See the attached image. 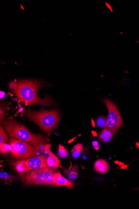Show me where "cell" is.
Returning a JSON list of instances; mask_svg holds the SVG:
<instances>
[{"instance_id": "obj_1", "label": "cell", "mask_w": 139, "mask_h": 209, "mask_svg": "<svg viewBox=\"0 0 139 209\" xmlns=\"http://www.w3.org/2000/svg\"><path fill=\"white\" fill-rule=\"evenodd\" d=\"M43 85V82L37 80H21L18 82V85L13 92L17 98L26 105H53V101L50 96L47 95L41 99L38 96V90Z\"/></svg>"}, {"instance_id": "obj_2", "label": "cell", "mask_w": 139, "mask_h": 209, "mask_svg": "<svg viewBox=\"0 0 139 209\" xmlns=\"http://www.w3.org/2000/svg\"><path fill=\"white\" fill-rule=\"evenodd\" d=\"M3 125L6 132L10 138H16L28 143L36 149L40 150L47 143L46 138L39 134L32 133L24 125L11 117L6 118L3 121Z\"/></svg>"}, {"instance_id": "obj_3", "label": "cell", "mask_w": 139, "mask_h": 209, "mask_svg": "<svg viewBox=\"0 0 139 209\" xmlns=\"http://www.w3.org/2000/svg\"><path fill=\"white\" fill-rule=\"evenodd\" d=\"M25 114L30 120L36 123L47 134L51 132L58 124L59 113L57 110L36 111L28 109Z\"/></svg>"}, {"instance_id": "obj_4", "label": "cell", "mask_w": 139, "mask_h": 209, "mask_svg": "<svg viewBox=\"0 0 139 209\" xmlns=\"http://www.w3.org/2000/svg\"><path fill=\"white\" fill-rule=\"evenodd\" d=\"M10 146L9 154L16 160H24L36 156V150L28 143L16 138H10L9 140Z\"/></svg>"}, {"instance_id": "obj_5", "label": "cell", "mask_w": 139, "mask_h": 209, "mask_svg": "<svg viewBox=\"0 0 139 209\" xmlns=\"http://www.w3.org/2000/svg\"><path fill=\"white\" fill-rule=\"evenodd\" d=\"M103 101L107 106L108 111L105 128L115 134L123 125L122 118L115 104L112 101L105 99Z\"/></svg>"}, {"instance_id": "obj_6", "label": "cell", "mask_w": 139, "mask_h": 209, "mask_svg": "<svg viewBox=\"0 0 139 209\" xmlns=\"http://www.w3.org/2000/svg\"><path fill=\"white\" fill-rule=\"evenodd\" d=\"M44 169L45 168L29 171L26 174L21 175V178L25 185H46Z\"/></svg>"}, {"instance_id": "obj_7", "label": "cell", "mask_w": 139, "mask_h": 209, "mask_svg": "<svg viewBox=\"0 0 139 209\" xmlns=\"http://www.w3.org/2000/svg\"><path fill=\"white\" fill-rule=\"evenodd\" d=\"M28 171L48 167L47 159L43 155L25 159Z\"/></svg>"}, {"instance_id": "obj_8", "label": "cell", "mask_w": 139, "mask_h": 209, "mask_svg": "<svg viewBox=\"0 0 139 209\" xmlns=\"http://www.w3.org/2000/svg\"><path fill=\"white\" fill-rule=\"evenodd\" d=\"M59 172L53 168L47 167L45 168L44 176L46 185L55 186L58 173Z\"/></svg>"}, {"instance_id": "obj_9", "label": "cell", "mask_w": 139, "mask_h": 209, "mask_svg": "<svg viewBox=\"0 0 139 209\" xmlns=\"http://www.w3.org/2000/svg\"><path fill=\"white\" fill-rule=\"evenodd\" d=\"M10 164L15 171L19 174L20 176L28 172L25 159L11 161Z\"/></svg>"}, {"instance_id": "obj_10", "label": "cell", "mask_w": 139, "mask_h": 209, "mask_svg": "<svg viewBox=\"0 0 139 209\" xmlns=\"http://www.w3.org/2000/svg\"><path fill=\"white\" fill-rule=\"evenodd\" d=\"M95 171L100 174H105L109 170V164L107 161L103 159L96 160L94 164Z\"/></svg>"}, {"instance_id": "obj_11", "label": "cell", "mask_w": 139, "mask_h": 209, "mask_svg": "<svg viewBox=\"0 0 139 209\" xmlns=\"http://www.w3.org/2000/svg\"><path fill=\"white\" fill-rule=\"evenodd\" d=\"M115 134L113 131L105 128L100 133L98 139L102 142L107 143L111 141Z\"/></svg>"}, {"instance_id": "obj_12", "label": "cell", "mask_w": 139, "mask_h": 209, "mask_svg": "<svg viewBox=\"0 0 139 209\" xmlns=\"http://www.w3.org/2000/svg\"><path fill=\"white\" fill-rule=\"evenodd\" d=\"M49 157L47 158V163L48 167L51 168H58L60 166V160L57 157L52 153L51 151L48 150Z\"/></svg>"}, {"instance_id": "obj_13", "label": "cell", "mask_w": 139, "mask_h": 209, "mask_svg": "<svg viewBox=\"0 0 139 209\" xmlns=\"http://www.w3.org/2000/svg\"><path fill=\"white\" fill-rule=\"evenodd\" d=\"M73 185L74 184L72 182L66 179L64 177L60 172L58 173L56 180V185H55L56 187L65 186L69 188H72L73 187Z\"/></svg>"}, {"instance_id": "obj_14", "label": "cell", "mask_w": 139, "mask_h": 209, "mask_svg": "<svg viewBox=\"0 0 139 209\" xmlns=\"http://www.w3.org/2000/svg\"><path fill=\"white\" fill-rule=\"evenodd\" d=\"M79 167L77 165H74L71 169H64V173L70 180H74L77 178L78 176Z\"/></svg>"}, {"instance_id": "obj_15", "label": "cell", "mask_w": 139, "mask_h": 209, "mask_svg": "<svg viewBox=\"0 0 139 209\" xmlns=\"http://www.w3.org/2000/svg\"><path fill=\"white\" fill-rule=\"evenodd\" d=\"M83 147L81 144H77L73 147L71 151V155L74 158L76 159L79 157L81 153L83 151Z\"/></svg>"}, {"instance_id": "obj_16", "label": "cell", "mask_w": 139, "mask_h": 209, "mask_svg": "<svg viewBox=\"0 0 139 209\" xmlns=\"http://www.w3.org/2000/svg\"><path fill=\"white\" fill-rule=\"evenodd\" d=\"M107 119L106 117L103 116L98 117L96 119V125L99 128L103 129L106 127Z\"/></svg>"}, {"instance_id": "obj_17", "label": "cell", "mask_w": 139, "mask_h": 209, "mask_svg": "<svg viewBox=\"0 0 139 209\" xmlns=\"http://www.w3.org/2000/svg\"><path fill=\"white\" fill-rule=\"evenodd\" d=\"M0 178L3 180L7 181L16 179L17 178V176L8 174V173L5 172L1 171L0 172Z\"/></svg>"}, {"instance_id": "obj_18", "label": "cell", "mask_w": 139, "mask_h": 209, "mask_svg": "<svg viewBox=\"0 0 139 209\" xmlns=\"http://www.w3.org/2000/svg\"><path fill=\"white\" fill-rule=\"evenodd\" d=\"M8 137L2 125L0 126V144L6 143H7Z\"/></svg>"}, {"instance_id": "obj_19", "label": "cell", "mask_w": 139, "mask_h": 209, "mask_svg": "<svg viewBox=\"0 0 139 209\" xmlns=\"http://www.w3.org/2000/svg\"><path fill=\"white\" fill-rule=\"evenodd\" d=\"M58 154L61 158H66L68 157L69 155L67 149L63 146L61 145H60L59 146Z\"/></svg>"}, {"instance_id": "obj_20", "label": "cell", "mask_w": 139, "mask_h": 209, "mask_svg": "<svg viewBox=\"0 0 139 209\" xmlns=\"http://www.w3.org/2000/svg\"><path fill=\"white\" fill-rule=\"evenodd\" d=\"M10 150V145L6 143L0 144V152L1 154H5L9 153Z\"/></svg>"}, {"instance_id": "obj_21", "label": "cell", "mask_w": 139, "mask_h": 209, "mask_svg": "<svg viewBox=\"0 0 139 209\" xmlns=\"http://www.w3.org/2000/svg\"><path fill=\"white\" fill-rule=\"evenodd\" d=\"M17 85H18V82H16V81H13L10 82L9 85L10 89H13V91L17 88Z\"/></svg>"}, {"instance_id": "obj_22", "label": "cell", "mask_w": 139, "mask_h": 209, "mask_svg": "<svg viewBox=\"0 0 139 209\" xmlns=\"http://www.w3.org/2000/svg\"><path fill=\"white\" fill-rule=\"evenodd\" d=\"M92 146L94 149L96 150H98L100 149L99 144L97 141H94L92 142Z\"/></svg>"}, {"instance_id": "obj_23", "label": "cell", "mask_w": 139, "mask_h": 209, "mask_svg": "<svg viewBox=\"0 0 139 209\" xmlns=\"http://www.w3.org/2000/svg\"><path fill=\"white\" fill-rule=\"evenodd\" d=\"M135 190V191H139V188H136L133 189V190Z\"/></svg>"}]
</instances>
